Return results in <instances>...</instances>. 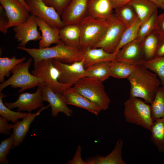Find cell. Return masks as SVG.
I'll return each instance as SVG.
<instances>
[{
  "instance_id": "1",
  "label": "cell",
  "mask_w": 164,
  "mask_h": 164,
  "mask_svg": "<svg viewBox=\"0 0 164 164\" xmlns=\"http://www.w3.org/2000/svg\"><path fill=\"white\" fill-rule=\"evenodd\" d=\"M130 86V96L142 98L150 104L161 84L157 75L138 65L127 78Z\"/></svg>"
},
{
  "instance_id": "2",
  "label": "cell",
  "mask_w": 164,
  "mask_h": 164,
  "mask_svg": "<svg viewBox=\"0 0 164 164\" xmlns=\"http://www.w3.org/2000/svg\"><path fill=\"white\" fill-rule=\"evenodd\" d=\"M17 48L28 53L33 59L34 63L43 59H52L71 64L82 60L85 55V50L67 45L61 40L51 47L30 48L18 46Z\"/></svg>"
},
{
  "instance_id": "3",
  "label": "cell",
  "mask_w": 164,
  "mask_h": 164,
  "mask_svg": "<svg viewBox=\"0 0 164 164\" xmlns=\"http://www.w3.org/2000/svg\"><path fill=\"white\" fill-rule=\"evenodd\" d=\"M32 57L25 62L16 65L10 71L12 75L0 84V92L8 86L12 88H20L18 92L22 93L25 91L40 86L45 83L42 78L31 74L29 68L32 61Z\"/></svg>"
},
{
  "instance_id": "4",
  "label": "cell",
  "mask_w": 164,
  "mask_h": 164,
  "mask_svg": "<svg viewBox=\"0 0 164 164\" xmlns=\"http://www.w3.org/2000/svg\"><path fill=\"white\" fill-rule=\"evenodd\" d=\"M73 86L77 92L101 110H106L109 108L110 100L102 82L94 78L85 77Z\"/></svg>"
},
{
  "instance_id": "5",
  "label": "cell",
  "mask_w": 164,
  "mask_h": 164,
  "mask_svg": "<svg viewBox=\"0 0 164 164\" xmlns=\"http://www.w3.org/2000/svg\"><path fill=\"white\" fill-rule=\"evenodd\" d=\"M124 105V115L126 122L149 130L154 121L150 104L140 98L130 96Z\"/></svg>"
},
{
  "instance_id": "6",
  "label": "cell",
  "mask_w": 164,
  "mask_h": 164,
  "mask_svg": "<svg viewBox=\"0 0 164 164\" xmlns=\"http://www.w3.org/2000/svg\"><path fill=\"white\" fill-rule=\"evenodd\" d=\"M81 36L80 49L93 48L99 41L108 28V20L98 19L87 15L79 23Z\"/></svg>"
},
{
  "instance_id": "7",
  "label": "cell",
  "mask_w": 164,
  "mask_h": 164,
  "mask_svg": "<svg viewBox=\"0 0 164 164\" xmlns=\"http://www.w3.org/2000/svg\"><path fill=\"white\" fill-rule=\"evenodd\" d=\"M32 73L42 78L46 84L56 93L62 94L73 86L72 84H64L58 80L59 72L53 63V59H43L34 63Z\"/></svg>"
},
{
  "instance_id": "8",
  "label": "cell",
  "mask_w": 164,
  "mask_h": 164,
  "mask_svg": "<svg viewBox=\"0 0 164 164\" xmlns=\"http://www.w3.org/2000/svg\"><path fill=\"white\" fill-rule=\"evenodd\" d=\"M108 20L109 23L108 28L93 48H101L109 53H113L127 27L116 17L114 13Z\"/></svg>"
},
{
  "instance_id": "9",
  "label": "cell",
  "mask_w": 164,
  "mask_h": 164,
  "mask_svg": "<svg viewBox=\"0 0 164 164\" xmlns=\"http://www.w3.org/2000/svg\"><path fill=\"white\" fill-rule=\"evenodd\" d=\"M31 14L39 18L52 28L59 29L65 26L60 15L53 6L46 4L43 0H25Z\"/></svg>"
},
{
  "instance_id": "10",
  "label": "cell",
  "mask_w": 164,
  "mask_h": 164,
  "mask_svg": "<svg viewBox=\"0 0 164 164\" xmlns=\"http://www.w3.org/2000/svg\"><path fill=\"white\" fill-rule=\"evenodd\" d=\"M53 63L59 72L58 80L61 83L74 84L79 79L87 77L83 60L67 64L53 60Z\"/></svg>"
},
{
  "instance_id": "11",
  "label": "cell",
  "mask_w": 164,
  "mask_h": 164,
  "mask_svg": "<svg viewBox=\"0 0 164 164\" xmlns=\"http://www.w3.org/2000/svg\"><path fill=\"white\" fill-rule=\"evenodd\" d=\"M0 3L8 19L5 27L6 33L10 28L25 22L30 15V12L18 0H0Z\"/></svg>"
},
{
  "instance_id": "12",
  "label": "cell",
  "mask_w": 164,
  "mask_h": 164,
  "mask_svg": "<svg viewBox=\"0 0 164 164\" xmlns=\"http://www.w3.org/2000/svg\"><path fill=\"white\" fill-rule=\"evenodd\" d=\"M38 27L37 17L32 14L29 15L24 23L13 27L15 38L19 43L18 46L25 47L29 41L39 40L41 35L38 30Z\"/></svg>"
},
{
  "instance_id": "13",
  "label": "cell",
  "mask_w": 164,
  "mask_h": 164,
  "mask_svg": "<svg viewBox=\"0 0 164 164\" xmlns=\"http://www.w3.org/2000/svg\"><path fill=\"white\" fill-rule=\"evenodd\" d=\"M36 91L33 93H23L20 94L17 99L13 102H5V105L11 109L18 108L17 111H26L31 113L32 110L43 106L42 99V88L40 86L38 87Z\"/></svg>"
},
{
  "instance_id": "14",
  "label": "cell",
  "mask_w": 164,
  "mask_h": 164,
  "mask_svg": "<svg viewBox=\"0 0 164 164\" xmlns=\"http://www.w3.org/2000/svg\"><path fill=\"white\" fill-rule=\"evenodd\" d=\"M40 86L42 88V100L49 103L51 108L52 116L56 117L60 112L63 113L67 117L72 116L73 111L67 106L61 94L54 92L46 83Z\"/></svg>"
},
{
  "instance_id": "15",
  "label": "cell",
  "mask_w": 164,
  "mask_h": 164,
  "mask_svg": "<svg viewBox=\"0 0 164 164\" xmlns=\"http://www.w3.org/2000/svg\"><path fill=\"white\" fill-rule=\"evenodd\" d=\"M115 60L139 65L144 60L141 42L135 39L122 47L117 53Z\"/></svg>"
},
{
  "instance_id": "16",
  "label": "cell",
  "mask_w": 164,
  "mask_h": 164,
  "mask_svg": "<svg viewBox=\"0 0 164 164\" xmlns=\"http://www.w3.org/2000/svg\"><path fill=\"white\" fill-rule=\"evenodd\" d=\"M87 0H71L61 15L64 26L79 23L87 15Z\"/></svg>"
},
{
  "instance_id": "17",
  "label": "cell",
  "mask_w": 164,
  "mask_h": 164,
  "mask_svg": "<svg viewBox=\"0 0 164 164\" xmlns=\"http://www.w3.org/2000/svg\"><path fill=\"white\" fill-rule=\"evenodd\" d=\"M49 106L50 104L44 107H41L40 109L36 113H30L22 120H17L12 125L13 131L12 134L14 143L12 149L19 145L22 143L29 131L31 124L43 110L47 108Z\"/></svg>"
},
{
  "instance_id": "18",
  "label": "cell",
  "mask_w": 164,
  "mask_h": 164,
  "mask_svg": "<svg viewBox=\"0 0 164 164\" xmlns=\"http://www.w3.org/2000/svg\"><path fill=\"white\" fill-rule=\"evenodd\" d=\"M61 95L67 105L84 108L97 116L101 111L77 92L73 86L67 89Z\"/></svg>"
},
{
  "instance_id": "19",
  "label": "cell",
  "mask_w": 164,
  "mask_h": 164,
  "mask_svg": "<svg viewBox=\"0 0 164 164\" xmlns=\"http://www.w3.org/2000/svg\"><path fill=\"white\" fill-rule=\"evenodd\" d=\"M113 9L110 0H87V15L107 20L114 14Z\"/></svg>"
},
{
  "instance_id": "20",
  "label": "cell",
  "mask_w": 164,
  "mask_h": 164,
  "mask_svg": "<svg viewBox=\"0 0 164 164\" xmlns=\"http://www.w3.org/2000/svg\"><path fill=\"white\" fill-rule=\"evenodd\" d=\"M37 19L38 26L42 33L39 43V48L49 47L52 44H56L60 41V29L51 27L39 18L37 17Z\"/></svg>"
},
{
  "instance_id": "21",
  "label": "cell",
  "mask_w": 164,
  "mask_h": 164,
  "mask_svg": "<svg viewBox=\"0 0 164 164\" xmlns=\"http://www.w3.org/2000/svg\"><path fill=\"white\" fill-rule=\"evenodd\" d=\"M123 143L122 140H118L112 151L108 155L103 156L96 155L85 160L87 164H126L121 156Z\"/></svg>"
},
{
  "instance_id": "22",
  "label": "cell",
  "mask_w": 164,
  "mask_h": 164,
  "mask_svg": "<svg viewBox=\"0 0 164 164\" xmlns=\"http://www.w3.org/2000/svg\"><path fill=\"white\" fill-rule=\"evenodd\" d=\"M84 60V68L92 66L97 63L104 61L115 60L117 53H110L101 48H88L85 50Z\"/></svg>"
},
{
  "instance_id": "23",
  "label": "cell",
  "mask_w": 164,
  "mask_h": 164,
  "mask_svg": "<svg viewBox=\"0 0 164 164\" xmlns=\"http://www.w3.org/2000/svg\"><path fill=\"white\" fill-rule=\"evenodd\" d=\"M60 40L66 45L80 49L81 32L78 23L65 26L60 29Z\"/></svg>"
},
{
  "instance_id": "24",
  "label": "cell",
  "mask_w": 164,
  "mask_h": 164,
  "mask_svg": "<svg viewBox=\"0 0 164 164\" xmlns=\"http://www.w3.org/2000/svg\"><path fill=\"white\" fill-rule=\"evenodd\" d=\"M129 3L134 9L142 24L157 10L158 8L154 3L149 0H132Z\"/></svg>"
},
{
  "instance_id": "25",
  "label": "cell",
  "mask_w": 164,
  "mask_h": 164,
  "mask_svg": "<svg viewBox=\"0 0 164 164\" xmlns=\"http://www.w3.org/2000/svg\"><path fill=\"white\" fill-rule=\"evenodd\" d=\"M160 37L155 29L141 42L145 60H149L155 57Z\"/></svg>"
},
{
  "instance_id": "26",
  "label": "cell",
  "mask_w": 164,
  "mask_h": 164,
  "mask_svg": "<svg viewBox=\"0 0 164 164\" xmlns=\"http://www.w3.org/2000/svg\"><path fill=\"white\" fill-rule=\"evenodd\" d=\"M111 61L100 62L85 69L87 77L95 78L103 82L111 76L110 65Z\"/></svg>"
},
{
  "instance_id": "27",
  "label": "cell",
  "mask_w": 164,
  "mask_h": 164,
  "mask_svg": "<svg viewBox=\"0 0 164 164\" xmlns=\"http://www.w3.org/2000/svg\"><path fill=\"white\" fill-rule=\"evenodd\" d=\"M151 142L158 151L164 153V117L154 121L149 130Z\"/></svg>"
},
{
  "instance_id": "28",
  "label": "cell",
  "mask_w": 164,
  "mask_h": 164,
  "mask_svg": "<svg viewBox=\"0 0 164 164\" xmlns=\"http://www.w3.org/2000/svg\"><path fill=\"white\" fill-rule=\"evenodd\" d=\"M138 65L114 60L111 62V76L120 79L128 78Z\"/></svg>"
},
{
  "instance_id": "29",
  "label": "cell",
  "mask_w": 164,
  "mask_h": 164,
  "mask_svg": "<svg viewBox=\"0 0 164 164\" xmlns=\"http://www.w3.org/2000/svg\"><path fill=\"white\" fill-rule=\"evenodd\" d=\"M114 9V14L116 17L127 27L133 23L138 18L134 9L129 3Z\"/></svg>"
},
{
  "instance_id": "30",
  "label": "cell",
  "mask_w": 164,
  "mask_h": 164,
  "mask_svg": "<svg viewBox=\"0 0 164 164\" xmlns=\"http://www.w3.org/2000/svg\"><path fill=\"white\" fill-rule=\"evenodd\" d=\"M139 65L155 73L160 79L162 86H164V56L143 60Z\"/></svg>"
},
{
  "instance_id": "31",
  "label": "cell",
  "mask_w": 164,
  "mask_h": 164,
  "mask_svg": "<svg viewBox=\"0 0 164 164\" xmlns=\"http://www.w3.org/2000/svg\"><path fill=\"white\" fill-rule=\"evenodd\" d=\"M150 106L153 121L164 117V86L159 88Z\"/></svg>"
},
{
  "instance_id": "32",
  "label": "cell",
  "mask_w": 164,
  "mask_h": 164,
  "mask_svg": "<svg viewBox=\"0 0 164 164\" xmlns=\"http://www.w3.org/2000/svg\"><path fill=\"white\" fill-rule=\"evenodd\" d=\"M26 58L23 57L21 58L17 59L15 56L11 58L3 57L0 58V82L2 83L4 81L5 77H9L10 71L17 64L24 62Z\"/></svg>"
},
{
  "instance_id": "33",
  "label": "cell",
  "mask_w": 164,
  "mask_h": 164,
  "mask_svg": "<svg viewBox=\"0 0 164 164\" xmlns=\"http://www.w3.org/2000/svg\"><path fill=\"white\" fill-rule=\"evenodd\" d=\"M141 25V22L138 18L133 23L126 28L114 53H117L122 47L136 39Z\"/></svg>"
},
{
  "instance_id": "34",
  "label": "cell",
  "mask_w": 164,
  "mask_h": 164,
  "mask_svg": "<svg viewBox=\"0 0 164 164\" xmlns=\"http://www.w3.org/2000/svg\"><path fill=\"white\" fill-rule=\"evenodd\" d=\"M6 96L2 92H0V115L8 121H11L14 123L19 119H23L26 117L30 113L15 111L6 107L3 103L2 98Z\"/></svg>"
},
{
  "instance_id": "35",
  "label": "cell",
  "mask_w": 164,
  "mask_h": 164,
  "mask_svg": "<svg viewBox=\"0 0 164 164\" xmlns=\"http://www.w3.org/2000/svg\"><path fill=\"white\" fill-rule=\"evenodd\" d=\"M157 10L140 26L136 38L141 42L143 39L156 29Z\"/></svg>"
},
{
  "instance_id": "36",
  "label": "cell",
  "mask_w": 164,
  "mask_h": 164,
  "mask_svg": "<svg viewBox=\"0 0 164 164\" xmlns=\"http://www.w3.org/2000/svg\"><path fill=\"white\" fill-rule=\"evenodd\" d=\"M14 142L12 134L7 138L2 140L0 144V164H7L9 162L7 156L12 149Z\"/></svg>"
},
{
  "instance_id": "37",
  "label": "cell",
  "mask_w": 164,
  "mask_h": 164,
  "mask_svg": "<svg viewBox=\"0 0 164 164\" xmlns=\"http://www.w3.org/2000/svg\"><path fill=\"white\" fill-rule=\"evenodd\" d=\"M46 5L53 6L61 16L71 0H43Z\"/></svg>"
},
{
  "instance_id": "38",
  "label": "cell",
  "mask_w": 164,
  "mask_h": 164,
  "mask_svg": "<svg viewBox=\"0 0 164 164\" xmlns=\"http://www.w3.org/2000/svg\"><path fill=\"white\" fill-rule=\"evenodd\" d=\"M82 149L80 145L77 146V149L73 158L68 160V164H87L85 161H84L81 157Z\"/></svg>"
},
{
  "instance_id": "39",
  "label": "cell",
  "mask_w": 164,
  "mask_h": 164,
  "mask_svg": "<svg viewBox=\"0 0 164 164\" xmlns=\"http://www.w3.org/2000/svg\"><path fill=\"white\" fill-rule=\"evenodd\" d=\"M8 121L0 116V133L6 135L10 134V132L12 129V124H9Z\"/></svg>"
},
{
  "instance_id": "40",
  "label": "cell",
  "mask_w": 164,
  "mask_h": 164,
  "mask_svg": "<svg viewBox=\"0 0 164 164\" xmlns=\"http://www.w3.org/2000/svg\"><path fill=\"white\" fill-rule=\"evenodd\" d=\"M155 29L161 36H164V12L157 16Z\"/></svg>"
},
{
  "instance_id": "41",
  "label": "cell",
  "mask_w": 164,
  "mask_h": 164,
  "mask_svg": "<svg viewBox=\"0 0 164 164\" xmlns=\"http://www.w3.org/2000/svg\"><path fill=\"white\" fill-rule=\"evenodd\" d=\"M0 9V31L4 34H6L5 27L8 22V19L5 11L1 5Z\"/></svg>"
},
{
  "instance_id": "42",
  "label": "cell",
  "mask_w": 164,
  "mask_h": 164,
  "mask_svg": "<svg viewBox=\"0 0 164 164\" xmlns=\"http://www.w3.org/2000/svg\"><path fill=\"white\" fill-rule=\"evenodd\" d=\"M163 56H164V36H161L155 57Z\"/></svg>"
},
{
  "instance_id": "43",
  "label": "cell",
  "mask_w": 164,
  "mask_h": 164,
  "mask_svg": "<svg viewBox=\"0 0 164 164\" xmlns=\"http://www.w3.org/2000/svg\"><path fill=\"white\" fill-rule=\"evenodd\" d=\"M132 0H110L113 9L125 4L129 3Z\"/></svg>"
},
{
  "instance_id": "44",
  "label": "cell",
  "mask_w": 164,
  "mask_h": 164,
  "mask_svg": "<svg viewBox=\"0 0 164 164\" xmlns=\"http://www.w3.org/2000/svg\"><path fill=\"white\" fill-rule=\"evenodd\" d=\"M154 3L158 7L161 9H163L164 0H149Z\"/></svg>"
},
{
  "instance_id": "45",
  "label": "cell",
  "mask_w": 164,
  "mask_h": 164,
  "mask_svg": "<svg viewBox=\"0 0 164 164\" xmlns=\"http://www.w3.org/2000/svg\"><path fill=\"white\" fill-rule=\"evenodd\" d=\"M21 2L22 4H23L27 9L30 12V9L28 7V6L27 5L25 0H18Z\"/></svg>"
},
{
  "instance_id": "46",
  "label": "cell",
  "mask_w": 164,
  "mask_h": 164,
  "mask_svg": "<svg viewBox=\"0 0 164 164\" xmlns=\"http://www.w3.org/2000/svg\"><path fill=\"white\" fill-rule=\"evenodd\" d=\"M163 7H164V9H163V10H164V5H163Z\"/></svg>"
}]
</instances>
